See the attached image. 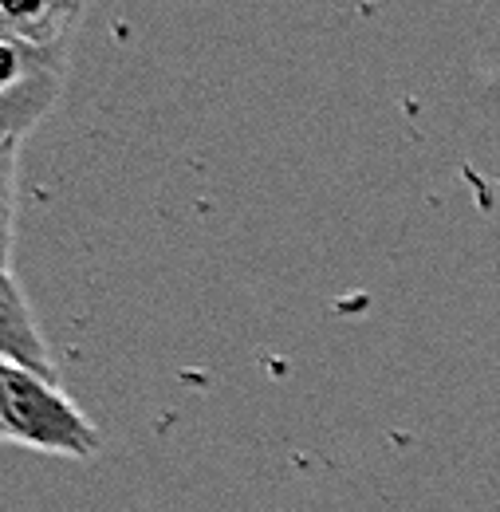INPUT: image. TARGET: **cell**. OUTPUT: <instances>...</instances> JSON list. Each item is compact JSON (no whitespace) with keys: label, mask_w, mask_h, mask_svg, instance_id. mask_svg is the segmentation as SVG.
Wrapping results in <instances>:
<instances>
[{"label":"cell","mask_w":500,"mask_h":512,"mask_svg":"<svg viewBox=\"0 0 500 512\" xmlns=\"http://www.w3.org/2000/svg\"><path fill=\"white\" fill-rule=\"evenodd\" d=\"M0 438L71 461L99 453V430L71 394H63L60 379H44L16 363H0Z\"/></svg>","instance_id":"obj_1"},{"label":"cell","mask_w":500,"mask_h":512,"mask_svg":"<svg viewBox=\"0 0 500 512\" xmlns=\"http://www.w3.org/2000/svg\"><path fill=\"white\" fill-rule=\"evenodd\" d=\"M0 363H16L44 379H60L56 359L32 316V304L16 280V268H4V284H0Z\"/></svg>","instance_id":"obj_3"},{"label":"cell","mask_w":500,"mask_h":512,"mask_svg":"<svg viewBox=\"0 0 500 512\" xmlns=\"http://www.w3.org/2000/svg\"><path fill=\"white\" fill-rule=\"evenodd\" d=\"M71 48H44L0 36V142L16 146L44 123L63 95Z\"/></svg>","instance_id":"obj_2"},{"label":"cell","mask_w":500,"mask_h":512,"mask_svg":"<svg viewBox=\"0 0 500 512\" xmlns=\"http://www.w3.org/2000/svg\"><path fill=\"white\" fill-rule=\"evenodd\" d=\"M4 36L44 48H71L83 16V0H0Z\"/></svg>","instance_id":"obj_4"}]
</instances>
